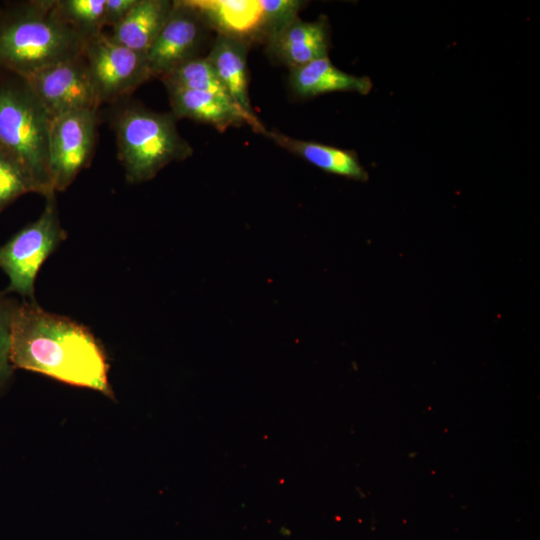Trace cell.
I'll return each mask as SVG.
<instances>
[{"label":"cell","instance_id":"obj_2","mask_svg":"<svg viewBox=\"0 0 540 540\" xmlns=\"http://www.w3.org/2000/svg\"><path fill=\"white\" fill-rule=\"evenodd\" d=\"M86 42L60 17L54 0L0 14V68L21 78L83 55Z\"/></svg>","mask_w":540,"mask_h":540},{"label":"cell","instance_id":"obj_12","mask_svg":"<svg viewBox=\"0 0 540 540\" xmlns=\"http://www.w3.org/2000/svg\"><path fill=\"white\" fill-rule=\"evenodd\" d=\"M217 34L253 42L262 40L264 13L260 0H183Z\"/></svg>","mask_w":540,"mask_h":540},{"label":"cell","instance_id":"obj_4","mask_svg":"<svg viewBox=\"0 0 540 540\" xmlns=\"http://www.w3.org/2000/svg\"><path fill=\"white\" fill-rule=\"evenodd\" d=\"M113 127L118 158L129 183L149 181L166 165L192 155L172 113H158L130 103L115 114Z\"/></svg>","mask_w":540,"mask_h":540},{"label":"cell","instance_id":"obj_8","mask_svg":"<svg viewBox=\"0 0 540 540\" xmlns=\"http://www.w3.org/2000/svg\"><path fill=\"white\" fill-rule=\"evenodd\" d=\"M23 79L50 118L77 110L97 111L101 104L84 55L48 66Z\"/></svg>","mask_w":540,"mask_h":540},{"label":"cell","instance_id":"obj_15","mask_svg":"<svg viewBox=\"0 0 540 540\" xmlns=\"http://www.w3.org/2000/svg\"><path fill=\"white\" fill-rule=\"evenodd\" d=\"M174 1L138 0L128 15L112 28L111 37L138 53L148 52L173 9Z\"/></svg>","mask_w":540,"mask_h":540},{"label":"cell","instance_id":"obj_6","mask_svg":"<svg viewBox=\"0 0 540 540\" xmlns=\"http://www.w3.org/2000/svg\"><path fill=\"white\" fill-rule=\"evenodd\" d=\"M83 55L101 103L123 99L152 77L145 54L103 32L86 42Z\"/></svg>","mask_w":540,"mask_h":540},{"label":"cell","instance_id":"obj_20","mask_svg":"<svg viewBox=\"0 0 540 540\" xmlns=\"http://www.w3.org/2000/svg\"><path fill=\"white\" fill-rule=\"evenodd\" d=\"M19 302L5 291L0 292V394L10 383L15 370L10 350L13 319Z\"/></svg>","mask_w":540,"mask_h":540},{"label":"cell","instance_id":"obj_10","mask_svg":"<svg viewBox=\"0 0 540 540\" xmlns=\"http://www.w3.org/2000/svg\"><path fill=\"white\" fill-rule=\"evenodd\" d=\"M175 118H189L215 127L224 132L233 126L248 124L263 135L268 131L257 117L240 109L231 99L210 92L165 86Z\"/></svg>","mask_w":540,"mask_h":540},{"label":"cell","instance_id":"obj_5","mask_svg":"<svg viewBox=\"0 0 540 540\" xmlns=\"http://www.w3.org/2000/svg\"><path fill=\"white\" fill-rule=\"evenodd\" d=\"M67 238L61 227L55 194L46 197L40 217L0 246V269L8 277L6 293L35 301V281L45 260Z\"/></svg>","mask_w":540,"mask_h":540},{"label":"cell","instance_id":"obj_7","mask_svg":"<svg viewBox=\"0 0 540 540\" xmlns=\"http://www.w3.org/2000/svg\"><path fill=\"white\" fill-rule=\"evenodd\" d=\"M97 111L77 110L50 118L49 165L53 190L64 191L91 161Z\"/></svg>","mask_w":540,"mask_h":540},{"label":"cell","instance_id":"obj_21","mask_svg":"<svg viewBox=\"0 0 540 540\" xmlns=\"http://www.w3.org/2000/svg\"><path fill=\"white\" fill-rule=\"evenodd\" d=\"M264 13L262 41L282 29L298 17V11L304 5L298 0H260Z\"/></svg>","mask_w":540,"mask_h":540},{"label":"cell","instance_id":"obj_3","mask_svg":"<svg viewBox=\"0 0 540 540\" xmlns=\"http://www.w3.org/2000/svg\"><path fill=\"white\" fill-rule=\"evenodd\" d=\"M50 116L27 82L0 76V150L18 162L45 198L55 194L49 165Z\"/></svg>","mask_w":540,"mask_h":540},{"label":"cell","instance_id":"obj_9","mask_svg":"<svg viewBox=\"0 0 540 540\" xmlns=\"http://www.w3.org/2000/svg\"><path fill=\"white\" fill-rule=\"evenodd\" d=\"M208 25L183 0L174 1L171 14L146 53L152 77L162 78L182 63L198 57Z\"/></svg>","mask_w":540,"mask_h":540},{"label":"cell","instance_id":"obj_17","mask_svg":"<svg viewBox=\"0 0 540 540\" xmlns=\"http://www.w3.org/2000/svg\"><path fill=\"white\" fill-rule=\"evenodd\" d=\"M161 80L165 86L210 92L231 99L206 56H198L182 63Z\"/></svg>","mask_w":540,"mask_h":540},{"label":"cell","instance_id":"obj_18","mask_svg":"<svg viewBox=\"0 0 540 540\" xmlns=\"http://www.w3.org/2000/svg\"><path fill=\"white\" fill-rule=\"evenodd\" d=\"M106 0H57L60 17L86 41L102 32Z\"/></svg>","mask_w":540,"mask_h":540},{"label":"cell","instance_id":"obj_22","mask_svg":"<svg viewBox=\"0 0 540 540\" xmlns=\"http://www.w3.org/2000/svg\"><path fill=\"white\" fill-rule=\"evenodd\" d=\"M138 0H106L104 10V26L115 27L136 5Z\"/></svg>","mask_w":540,"mask_h":540},{"label":"cell","instance_id":"obj_14","mask_svg":"<svg viewBox=\"0 0 540 540\" xmlns=\"http://www.w3.org/2000/svg\"><path fill=\"white\" fill-rule=\"evenodd\" d=\"M289 82L292 91L301 98L337 91L366 95L372 89L369 77L355 76L340 70L328 56L291 69Z\"/></svg>","mask_w":540,"mask_h":540},{"label":"cell","instance_id":"obj_11","mask_svg":"<svg viewBox=\"0 0 540 540\" xmlns=\"http://www.w3.org/2000/svg\"><path fill=\"white\" fill-rule=\"evenodd\" d=\"M265 42L271 58L291 70L328 56L330 44L328 21L325 17L313 22L303 21L297 17Z\"/></svg>","mask_w":540,"mask_h":540},{"label":"cell","instance_id":"obj_1","mask_svg":"<svg viewBox=\"0 0 540 540\" xmlns=\"http://www.w3.org/2000/svg\"><path fill=\"white\" fill-rule=\"evenodd\" d=\"M10 360L14 369L112 395L104 350L90 330L50 313L36 300L19 302L14 315Z\"/></svg>","mask_w":540,"mask_h":540},{"label":"cell","instance_id":"obj_13","mask_svg":"<svg viewBox=\"0 0 540 540\" xmlns=\"http://www.w3.org/2000/svg\"><path fill=\"white\" fill-rule=\"evenodd\" d=\"M251 42L217 34L206 56L231 100L246 114L256 117L248 92L247 53Z\"/></svg>","mask_w":540,"mask_h":540},{"label":"cell","instance_id":"obj_19","mask_svg":"<svg viewBox=\"0 0 540 540\" xmlns=\"http://www.w3.org/2000/svg\"><path fill=\"white\" fill-rule=\"evenodd\" d=\"M38 188L25 169L0 150V213L16 199Z\"/></svg>","mask_w":540,"mask_h":540},{"label":"cell","instance_id":"obj_16","mask_svg":"<svg viewBox=\"0 0 540 540\" xmlns=\"http://www.w3.org/2000/svg\"><path fill=\"white\" fill-rule=\"evenodd\" d=\"M265 136L325 172L358 181H367L369 178L357 155L351 150L292 138L277 131H267Z\"/></svg>","mask_w":540,"mask_h":540}]
</instances>
